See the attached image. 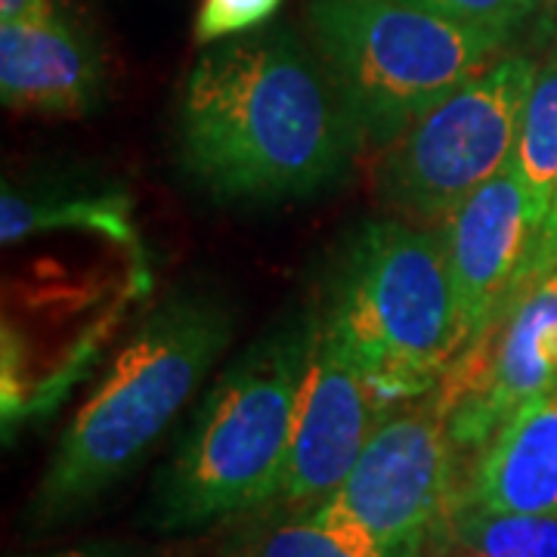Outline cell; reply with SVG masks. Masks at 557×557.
<instances>
[{
  "label": "cell",
  "instance_id": "cell-1",
  "mask_svg": "<svg viewBox=\"0 0 557 557\" xmlns=\"http://www.w3.org/2000/svg\"><path fill=\"white\" fill-rule=\"evenodd\" d=\"M362 146L317 50L288 25L208 44L183 81L180 164L218 199H307L347 177Z\"/></svg>",
  "mask_w": 557,
  "mask_h": 557
},
{
  "label": "cell",
  "instance_id": "cell-2",
  "mask_svg": "<svg viewBox=\"0 0 557 557\" xmlns=\"http://www.w3.org/2000/svg\"><path fill=\"white\" fill-rule=\"evenodd\" d=\"M230 338L233 313L211 292H177L152 310L62 431L40 478L35 518H72L131 474Z\"/></svg>",
  "mask_w": 557,
  "mask_h": 557
},
{
  "label": "cell",
  "instance_id": "cell-3",
  "mask_svg": "<svg viewBox=\"0 0 557 557\" xmlns=\"http://www.w3.org/2000/svg\"><path fill=\"white\" fill-rule=\"evenodd\" d=\"M310 338L313 313L288 317L226 366L159 474V530L189 533L276 502Z\"/></svg>",
  "mask_w": 557,
  "mask_h": 557
},
{
  "label": "cell",
  "instance_id": "cell-4",
  "mask_svg": "<svg viewBox=\"0 0 557 557\" xmlns=\"http://www.w3.org/2000/svg\"><path fill=\"white\" fill-rule=\"evenodd\" d=\"M387 418L424 399L465 350V319L443 230L366 223L341 251L319 304Z\"/></svg>",
  "mask_w": 557,
  "mask_h": 557
},
{
  "label": "cell",
  "instance_id": "cell-5",
  "mask_svg": "<svg viewBox=\"0 0 557 557\" xmlns=\"http://www.w3.org/2000/svg\"><path fill=\"white\" fill-rule=\"evenodd\" d=\"M310 47L366 146H391L502 57L508 38L394 0H310Z\"/></svg>",
  "mask_w": 557,
  "mask_h": 557
},
{
  "label": "cell",
  "instance_id": "cell-6",
  "mask_svg": "<svg viewBox=\"0 0 557 557\" xmlns=\"http://www.w3.org/2000/svg\"><path fill=\"white\" fill-rule=\"evenodd\" d=\"M539 62L502 53L381 149L375 186L403 218L446 220L502 174L518 146Z\"/></svg>",
  "mask_w": 557,
  "mask_h": 557
},
{
  "label": "cell",
  "instance_id": "cell-7",
  "mask_svg": "<svg viewBox=\"0 0 557 557\" xmlns=\"http://www.w3.org/2000/svg\"><path fill=\"white\" fill-rule=\"evenodd\" d=\"M458 449L434 391L381 421L332 502L391 557H428L458 505Z\"/></svg>",
  "mask_w": 557,
  "mask_h": 557
},
{
  "label": "cell",
  "instance_id": "cell-8",
  "mask_svg": "<svg viewBox=\"0 0 557 557\" xmlns=\"http://www.w3.org/2000/svg\"><path fill=\"white\" fill-rule=\"evenodd\" d=\"M557 387V267L465 344L434 387L458 456H480L502 424Z\"/></svg>",
  "mask_w": 557,
  "mask_h": 557
},
{
  "label": "cell",
  "instance_id": "cell-9",
  "mask_svg": "<svg viewBox=\"0 0 557 557\" xmlns=\"http://www.w3.org/2000/svg\"><path fill=\"white\" fill-rule=\"evenodd\" d=\"M313 338L298 391L288 465L276 502L313 508L338 490L384 416L338 329L313 307Z\"/></svg>",
  "mask_w": 557,
  "mask_h": 557
},
{
  "label": "cell",
  "instance_id": "cell-10",
  "mask_svg": "<svg viewBox=\"0 0 557 557\" xmlns=\"http://www.w3.org/2000/svg\"><path fill=\"white\" fill-rule=\"evenodd\" d=\"M542 223L536 201L511 164L443 220L468 341L536 282L533 263Z\"/></svg>",
  "mask_w": 557,
  "mask_h": 557
},
{
  "label": "cell",
  "instance_id": "cell-11",
  "mask_svg": "<svg viewBox=\"0 0 557 557\" xmlns=\"http://www.w3.org/2000/svg\"><path fill=\"white\" fill-rule=\"evenodd\" d=\"M106 65L78 22H0V100L7 109L81 119L102 100Z\"/></svg>",
  "mask_w": 557,
  "mask_h": 557
},
{
  "label": "cell",
  "instance_id": "cell-12",
  "mask_svg": "<svg viewBox=\"0 0 557 557\" xmlns=\"http://www.w3.org/2000/svg\"><path fill=\"white\" fill-rule=\"evenodd\" d=\"M458 502L498 515L557 518V387L502 424Z\"/></svg>",
  "mask_w": 557,
  "mask_h": 557
},
{
  "label": "cell",
  "instance_id": "cell-13",
  "mask_svg": "<svg viewBox=\"0 0 557 557\" xmlns=\"http://www.w3.org/2000/svg\"><path fill=\"white\" fill-rule=\"evenodd\" d=\"M90 230L106 239L127 242L137 248L134 201L112 186L90 183H32L3 186L0 199V236L7 245L50 233V230Z\"/></svg>",
  "mask_w": 557,
  "mask_h": 557
},
{
  "label": "cell",
  "instance_id": "cell-14",
  "mask_svg": "<svg viewBox=\"0 0 557 557\" xmlns=\"http://www.w3.org/2000/svg\"><path fill=\"white\" fill-rule=\"evenodd\" d=\"M230 557H391L357 518L332 498L310 511L270 520L245 533Z\"/></svg>",
  "mask_w": 557,
  "mask_h": 557
},
{
  "label": "cell",
  "instance_id": "cell-15",
  "mask_svg": "<svg viewBox=\"0 0 557 557\" xmlns=\"http://www.w3.org/2000/svg\"><path fill=\"white\" fill-rule=\"evenodd\" d=\"M437 542L458 557H557V518L498 515L458 502Z\"/></svg>",
  "mask_w": 557,
  "mask_h": 557
},
{
  "label": "cell",
  "instance_id": "cell-16",
  "mask_svg": "<svg viewBox=\"0 0 557 557\" xmlns=\"http://www.w3.org/2000/svg\"><path fill=\"white\" fill-rule=\"evenodd\" d=\"M511 168L530 189L542 220L548 218L557 189V40L548 57L539 62L536 81L523 106Z\"/></svg>",
  "mask_w": 557,
  "mask_h": 557
},
{
  "label": "cell",
  "instance_id": "cell-17",
  "mask_svg": "<svg viewBox=\"0 0 557 557\" xmlns=\"http://www.w3.org/2000/svg\"><path fill=\"white\" fill-rule=\"evenodd\" d=\"M394 3L428 10L446 20L468 22L478 28H490L502 38H511L539 10L536 0H394Z\"/></svg>",
  "mask_w": 557,
  "mask_h": 557
},
{
  "label": "cell",
  "instance_id": "cell-18",
  "mask_svg": "<svg viewBox=\"0 0 557 557\" xmlns=\"http://www.w3.org/2000/svg\"><path fill=\"white\" fill-rule=\"evenodd\" d=\"M282 3L285 0H201L193 35L199 44H218L258 32L276 16Z\"/></svg>",
  "mask_w": 557,
  "mask_h": 557
},
{
  "label": "cell",
  "instance_id": "cell-19",
  "mask_svg": "<svg viewBox=\"0 0 557 557\" xmlns=\"http://www.w3.org/2000/svg\"><path fill=\"white\" fill-rule=\"evenodd\" d=\"M44 557H161L149 548H139V545H127V542H84V545H72V548H62L53 555Z\"/></svg>",
  "mask_w": 557,
  "mask_h": 557
},
{
  "label": "cell",
  "instance_id": "cell-20",
  "mask_svg": "<svg viewBox=\"0 0 557 557\" xmlns=\"http://www.w3.org/2000/svg\"><path fill=\"white\" fill-rule=\"evenodd\" d=\"M557 267V189L555 199H552V208H548V218L542 223V236H539V251L536 263H533V278L548 276Z\"/></svg>",
  "mask_w": 557,
  "mask_h": 557
},
{
  "label": "cell",
  "instance_id": "cell-21",
  "mask_svg": "<svg viewBox=\"0 0 557 557\" xmlns=\"http://www.w3.org/2000/svg\"><path fill=\"white\" fill-rule=\"evenodd\" d=\"M60 16L53 0H0V22H44Z\"/></svg>",
  "mask_w": 557,
  "mask_h": 557
},
{
  "label": "cell",
  "instance_id": "cell-22",
  "mask_svg": "<svg viewBox=\"0 0 557 557\" xmlns=\"http://www.w3.org/2000/svg\"><path fill=\"white\" fill-rule=\"evenodd\" d=\"M539 7H557V0H536Z\"/></svg>",
  "mask_w": 557,
  "mask_h": 557
}]
</instances>
